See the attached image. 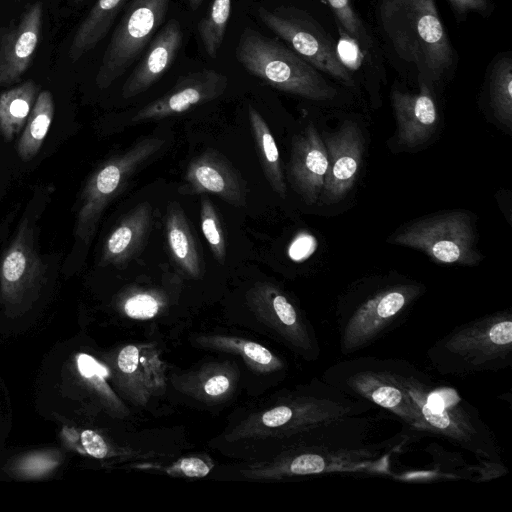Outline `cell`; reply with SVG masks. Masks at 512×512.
<instances>
[{"label":"cell","mask_w":512,"mask_h":512,"mask_svg":"<svg viewBox=\"0 0 512 512\" xmlns=\"http://www.w3.org/2000/svg\"><path fill=\"white\" fill-rule=\"evenodd\" d=\"M393 374L421 422V432L444 438L477 460L501 461L494 433L479 411L458 392L435 382L404 359L389 358Z\"/></svg>","instance_id":"obj_1"},{"label":"cell","mask_w":512,"mask_h":512,"mask_svg":"<svg viewBox=\"0 0 512 512\" xmlns=\"http://www.w3.org/2000/svg\"><path fill=\"white\" fill-rule=\"evenodd\" d=\"M379 14L394 51L416 66L420 80L431 84L448 74L453 50L434 0H382Z\"/></svg>","instance_id":"obj_2"},{"label":"cell","mask_w":512,"mask_h":512,"mask_svg":"<svg viewBox=\"0 0 512 512\" xmlns=\"http://www.w3.org/2000/svg\"><path fill=\"white\" fill-rule=\"evenodd\" d=\"M442 375L464 377L512 365V312L501 310L458 325L427 350Z\"/></svg>","instance_id":"obj_3"},{"label":"cell","mask_w":512,"mask_h":512,"mask_svg":"<svg viewBox=\"0 0 512 512\" xmlns=\"http://www.w3.org/2000/svg\"><path fill=\"white\" fill-rule=\"evenodd\" d=\"M235 55L250 74L275 89L313 101L337 96V90L295 51L254 29L242 31Z\"/></svg>","instance_id":"obj_4"},{"label":"cell","mask_w":512,"mask_h":512,"mask_svg":"<svg viewBox=\"0 0 512 512\" xmlns=\"http://www.w3.org/2000/svg\"><path fill=\"white\" fill-rule=\"evenodd\" d=\"M424 290L418 283H394L343 305L336 321L340 352L353 354L391 332Z\"/></svg>","instance_id":"obj_5"},{"label":"cell","mask_w":512,"mask_h":512,"mask_svg":"<svg viewBox=\"0 0 512 512\" xmlns=\"http://www.w3.org/2000/svg\"><path fill=\"white\" fill-rule=\"evenodd\" d=\"M322 380L389 411L407 426L421 432L420 419L397 382L389 358L363 356L342 360L328 367Z\"/></svg>","instance_id":"obj_6"},{"label":"cell","mask_w":512,"mask_h":512,"mask_svg":"<svg viewBox=\"0 0 512 512\" xmlns=\"http://www.w3.org/2000/svg\"><path fill=\"white\" fill-rule=\"evenodd\" d=\"M165 140L147 137L116 155L88 178L80 198L74 235L84 244L92 240L107 205L125 188L134 172L161 149Z\"/></svg>","instance_id":"obj_7"},{"label":"cell","mask_w":512,"mask_h":512,"mask_svg":"<svg viewBox=\"0 0 512 512\" xmlns=\"http://www.w3.org/2000/svg\"><path fill=\"white\" fill-rule=\"evenodd\" d=\"M392 243L419 250L441 264L473 266L482 258L471 218L462 210L419 219L396 232Z\"/></svg>","instance_id":"obj_8"},{"label":"cell","mask_w":512,"mask_h":512,"mask_svg":"<svg viewBox=\"0 0 512 512\" xmlns=\"http://www.w3.org/2000/svg\"><path fill=\"white\" fill-rule=\"evenodd\" d=\"M170 0H130L103 54L95 82L110 87L139 58L163 24Z\"/></svg>","instance_id":"obj_9"},{"label":"cell","mask_w":512,"mask_h":512,"mask_svg":"<svg viewBox=\"0 0 512 512\" xmlns=\"http://www.w3.org/2000/svg\"><path fill=\"white\" fill-rule=\"evenodd\" d=\"M256 14L266 27L318 71L347 86L354 85L351 73L339 60L336 44L310 17L291 8L269 10L262 6L256 9Z\"/></svg>","instance_id":"obj_10"},{"label":"cell","mask_w":512,"mask_h":512,"mask_svg":"<svg viewBox=\"0 0 512 512\" xmlns=\"http://www.w3.org/2000/svg\"><path fill=\"white\" fill-rule=\"evenodd\" d=\"M46 266L34 243L33 227L23 219L0 260V301L8 312L24 311L39 296Z\"/></svg>","instance_id":"obj_11"},{"label":"cell","mask_w":512,"mask_h":512,"mask_svg":"<svg viewBox=\"0 0 512 512\" xmlns=\"http://www.w3.org/2000/svg\"><path fill=\"white\" fill-rule=\"evenodd\" d=\"M328 170L319 201L334 204L341 201L353 187L361 167L364 138L357 123L346 120L332 133L323 137Z\"/></svg>","instance_id":"obj_12"},{"label":"cell","mask_w":512,"mask_h":512,"mask_svg":"<svg viewBox=\"0 0 512 512\" xmlns=\"http://www.w3.org/2000/svg\"><path fill=\"white\" fill-rule=\"evenodd\" d=\"M228 78L213 69H203L179 78L165 95L150 102L136 112L132 122L158 120L182 113L190 108L221 96Z\"/></svg>","instance_id":"obj_13"},{"label":"cell","mask_w":512,"mask_h":512,"mask_svg":"<svg viewBox=\"0 0 512 512\" xmlns=\"http://www.w3.org/2000/svg\"><path fill=\"white\" fill-rule=\"evenodd\" d=\"M328 170V157L323 138L310 123L292 141L288 165L289 181L308 205L319 201Z\"/></svg>","instance_id":"obj_14"},{"label":"cell","mask_w":512,"mask_h":512,"mask_svg":"<svg viewBox=\"0 0 512 512\" xmlns=\"http://www.w3.org/2000/svg\"><path fill=\"white\" fill-rule=\"evenodd\" d=\"M43 4H32L19 22L0 34V87L17 82L30 67L40 42Z\"/></svg>","instance_id":"obj_15"},{"label":"cell","mask_w":512,"mask_h":512,"mask_svg":"<svg viewBox=\"0 0 512 512\" xmlns=\"http://www.w3.org/2000/svg\"><path fill=\"white\" fill-rule=\"evenodd\" d=\"M183 193H212L233 206L246 203V184L239 173L220 154L207 150L194 158L186 171Z\"/></svg>","instance_id":"obj_16"},{"label":"cell","mask_w":512,"mask_h":512,"mask_svg":"<svg viewBox=\"0 0 512 512\" xmlns=\"http://www.w3.org/2000/svg\"><path fill=\"white\" fill-rule=\"evenodd\" d=\"M391 103L397 122L398 140L402 145L413 148L432 136L438 114L428 82L420 80L418 93L393 90Z\"/></svg>","instance_id":"obj_17"},{"label":"cell","mask_w":512,"mask_h":512,"mask_svg":"<svg viewBox=\"0 0 512 512\" xmlns=\"http://www.w3.org/2000/svg\"><path fill=\"white\" fill-rule=\"evenodd\" d=\"M183 42L181 24L169 20L152 38L139 64L134 68L122 87V96L132 98L150 88L173 63Z\"/></svg>","instance_id":"obj_18"},{"label":"cell","mask_w":512,"mask_h":512,"mask_svg":"<svg viewBox=\"0 0 512 512\" xmlns=\"http://www.w3.org/2000/svg\"><path fill=\"white\" fill-rule=\"evenodd\" d=\"M152 223V208L142 203L126 215L104 242L99 264L121 265L133 258L148 238Z\"/></svg>","instance_id":"obj_19"},{"label":"cell","mask_w":512,"mask_h":512,"mask_svg":"<svg viewBox=\"0 0 512 512\" xmlns=\"http://www.w3.org/2000/svg\"><path fill=\"white\" fill-rule=\"evenodd\" d=\"M127 3L128 0H97L94 3L72 38L68 51V57L72 63L96 47L107 35L116 17Z\"/></svg>","instance_id":"obj_20"},{"label":"cell","mask_w":512,"mask_h":512,"mask_svg":"<svg viewBox=\"0 0 512 512\" xmlns=\"http://www.w3.org/2000/svg\"><path fill=\"white\" fill-rule=\"evenodd\" d=\"M165 233L174 262L187 274L197 277L201 257L186 216L177 202L170 203L165 217Z\"/></svg>","instance_id":"obj_21"},{"label":"cell","mask_w":512,"mask_h":512,"mask_svg":"<svg viewBox=\"0 0 512 512\" xmlns=\"http://www.w3.org/2000/svg\"><path fill=\"white\" fill-rule=\"evenodd\" d=\"M38 90L33 80H27L0 94V134L6 141H12L25 126Z\"/></svg>","instance_id":"obj_22"},{"label":"cell","mask_w":512,"mask_h":512,"mask_svg":"<svg viewBox=\"0 0 512 512\" xmlns=\"http://www.w3.org/2000/svg\"><path fill=\"white\" fill-rule=\"evenodd\" d=\"M248 118L264 175L273 191L281 198H285L287 188L278 148L271 131L261 114L252 105L248 106Z\"/></svg>","instance_id":"obj_23"},{"label":"cell","mask_w":512,"mask_h":512,"mask_svg":"<svg viewBox=\"0 0 512 512\" xmlns=\"http://www.w3.org/2000/svg\"><path fill=\"white\" fill-rule=\"evenodd\" d=\"M54 100L50 91H41L35 100L16 149L24 161L33 159L40 150L54 116Z\"/></svg>","instance_id":"obj_24"},{"label":"cell","mask_w":512,"mask_h":512,"mask_svg":"<svg viewBox=\"0 0 512 512\" xmlns=\"http://www.w3.org/2000/svg\"><path fill=\"white\" fill-rule=\"evenodd\" d=\"M489 98L497 120L512 127V62L503 57L493 65L489 76Z\"/></svg>","instance_id":"obj_25"},{"label":"cell","mask_w":512,"mask_h":512,"mask_svg":"<svg viewBox=\"0 0 512 512\" xmlns=\"http://www.w3.org/2000/svg\"><path fill=\"white\" fill-rule=\"evenodd\" d=\"M231 12V0H213L210 10L198 24V33L206 53L215 58L224 39Z\"/></svg>","instance_id":"obj_26"},{"label":"cell","mask_w":512,"mask_h":512,"mask_svg":"<svg viewBox=\"0 0 512 512\" xmlns=\"http://www.w3.org/2000/svg\"><path fill=\"white\" fill-rule=\"evenodd\" d=\"M201 229L216 260L223 264L226 258V243L220 219L207 197L201 198Z\"/></svg>","instance_id":"obj_27"},{"label":"cell","mask_w":512,"mask_h":512,"mask_svg":"<svg viewBox=\"0 0 512 512\" xmlns=\"http://www.w3.org/2000/svg\"><path fill=\"white\" fill-rule=\"evenodd\" d=\"M338 22L350 37L367 48L371 41L362 21L353 9L350 0H327Z\"/></svg>","instance_id":"obj_28"},{"label":"cell","mask_w":512,"mask_h":512,"mask_svg":"<svg viewBox=\"0 0 512 512\" xmlns=\"http://www.w3.org/2000/svg\"><path fill=\"white\" fill-rule=\"evenodd\" d=\"M336 51L339 60L349 72L361 67L362 52L360 44L346 32L340 33V38L336 44Z\"/></svg>","instance_id":"obj_29"},{"label":"cell","mask_w":512,"mask_h":512,"mask_svg":"<svg viewBox=\"0 0 512 512\" xmlns=\"http://www.w3.org/2000/svg\"><path fill=\"white\" fill-rule=\"evenodd\" d=\"M159 309L158 301L150 294H137L126 300L125 313L133 319H150Z\"/></svg>","instance_id":"obj_30"},{"label":"cell","mask_w":512,"mask_h":512,"mask_svg":"<svg viewBox=\"0 0 512 512\" xmlns=\"http://www.w3.org/2000/svg\"><path fill=\"white\" fill-rule=\"evenodd\" d=\"M293 411L290 405H280L267 412L262 416V422L265 426L271 428L290 427L292 428Z\"/></svg>","instance_id":"obj_31"},{"label":"cell","mask_w":512,"mask_h":512,"mask_svg":"<svg viewBox=\"0 0 512 512\" xmlns=\"http://www.w3.org/2000/svg\"><path fill=\"white\" fill-rule=\"evenodd\" d=\"M81 443L87 454L94 458H104L108 454V446L104 439L93 430L81 433Z\"/></svg>","instance_id":"obj_32"},{"label":"cell","mask_w":512,"mask_h":512,"mask_svg":"<svg viewBox=\"0 0 512 512\" xmlns=\"http://www.w3.org/2000/svg\"><path fill=\"white\" fill-rule=\"evenodd\" d=\"M244 354L256 363L268 365L273 362V356L269 350L254 342L242 343Z\"/></svg>","instance_id":"obj_33"},{"label":"cell","mask_w":512,"mask_h":512,"mask_svg":"<svg viewBox=\"0 0 512 512\" xmlns=\"http://www.w3.org/2000/svg\"><path fill=\"white\" fill-rule=\"evenodd\" d=\"M138 360V349L134 345H128L119 353L118 366L124 373H132L137 368Z\"/></svg>","instance_id":"obj_34"},{"label":"cell","mask_w":512,"mask_h":512,"mask_svg":"<svg viewBox=\"0 0 512 512\" xmlns=\"http://www.w3.org/2000/svg\"><path fill=\"white\" fill-rule=\"evenodd\" d=\"M179 466L181 471L189 477H204L210 471V467L198 458H184Z\"/></svg>","instance_id":"obj_35"},{"label":"cell","mask_w":512,"mask_h":512,"mask_svg":"<svg viewBox=\"0 0 512 512\" xmlns=\"http://www.w3.org/2000/svg\"><path fill=\"white\" fill-rule=\"evenodd\" d=\"M312 240L308 235L297 237L289 248V255L295 261L306 258L312 251Z\"/></svg>","instance_id":"obj_36"},{"label":"cell","mask_w":512,"mask_h":512,"mask_svg":"<svg viewBox=\"0 0 512 512\" xmlns=\"http://www.w3.org/2000/svg\"><path fill=\"white\" fill-rule=\"evenodd\" d=\"M452 7L459 14H465L468 11H483L487 8L486 0H448Z\"/></svg>","instance_id":"obj_37"},{"label":"cell","mask_w":512,"mask_h":512,"mask_svg":"<svg viewBox=\"0 0 512 512\" xmlns=\"http://www.w3.org/2000/svg\"><path fill=\"white\" fill-rule=\"evenodd\" d=\"M229 387V380L223 375H217L210 378L204 385V390L209 395H219L225 392Z\"/></svg>","instance_id":"obj_38"},{"label":"cell","mask_w":512,"mask_h":512,"mask_svg":"<svg viewBox=\"0 0 512 512\" xmlns=\"http://www.w3.org/2000/svg\"><path fill=\"white\" fill-rule=\"evenodd\" d=\"M188 2L192 10H197L202 4L203 0H188Z\"/></svg>","instance_id":"obj_39"},{"label":"cell","mask_w":512,"mask_h":512,"mask_svg":"<svg viewBox=\"0 0 512 512\" xmlns=\"http://www.w3.org/2000/svg\"><path fill=\"white\" fill-rule=\"evenodd\" d=\"M74 1H75V3H77V4H80V3H82L84 0H74Z\"/></svg>","instance_id":"obj_40"}]
</instances>
